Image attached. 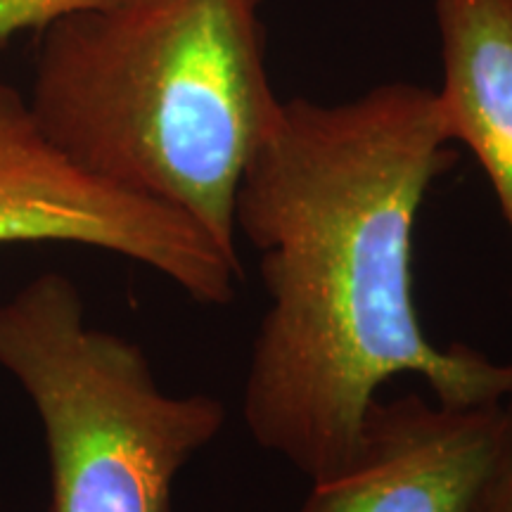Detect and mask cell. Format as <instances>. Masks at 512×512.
Returning <instances> with one entry per match:
<instances>
[{
	"mask_svg": "<svg viewBox=\"0 0 512 512\" xmlns=\"http://www.w3.org/2000/svg\"><path fill=\"white\" fill-rule=\"evenodd\" d=\"M453 162L437 91L396 81L339 105L283 100L242 174L235 230L268 297L242 418L311 484L351 465L392 377H422L446 406L512 394V363L434 344L413 299L415 221Z\"/></svg>",
	"mask_w": 512,
	"mask_h": 512,
	"instance_id": "6da1fadb",
	"label": "cell"
},
{
	"mask_svg": "<svg viewBox=\"0 0 512 512\" xmlns=\"http://www.w3.org/2000/svg\"><path fill=\"white\" fill-rule=\"evenodd\" d=\"M266 0H86L41 29L29 107L91 174L169 204L238 256L235 200L278 117Z\"/></svg>",
	"mask_w": 512,
	"mask_h": 512,
	"instance_id": "7a4b0ae2",
	"label": "cell"
},
{
	"mask_svg": "<svg viewBox=\"0 0 512 512\" xmlns=\"http://www.w3.org/2000/svg\"><path fill=\"white\" fill-rule=\"evenodd\" d=\"M0 368L41 415L50 512H171L178 472L226 425L221 399L164 392L138 344L91 328L60 273L0 304Z\"/></svg>",
	"mask_w": 512,
	"mask_h": 512,
	"instance_id": "3957f363",
	"label": "cell"
},
{
	"mask_svg": "<svg viewBox=\"0 0 512 512\" xmlns=\"http://www.w3.org/2000/svg\"><path fill=\"white\" fill-rule=\"evenodd\" d=\"M0 242H72L121 254L204 306H228L242 280V261L223 252L200 223L83 169L38 126L27 98L5 83Z\"/></svg>",
	"mask_w": 512,
	"mask_h": 512,
	"instance_id": "277c9868",
	"label": "cell"
},
{
	"mask_svg": "<svg viewBox=\"0 0 512 512\" xmlns=\"http://www.w3.org/2000/svg\"><path fill=\"white\" fill-rule=\"evenodd\" d=\"M503 401L375 399L351 465L313 482L297 512H477L501 453Z\"/></svg>",
	"mask_w": 512,
	"mask_h": 512,
	"instance_id": "5b68a950",
	"label": "cell"
},
{
	"mask_svg": "<svg viewBox=\"0 0 512 512\" xmlns=\"http://www.w3.org/2000/svg\"><path fill=\"white\" fill-rule=\"evenodd\" d=\"M434 15L446 136L475 155L512 238V0H434Z\"/></svg>",
	"mask_w": 512,
	"mask_h": 512,
	"instance_id": "8992f818",
	"label": "cell"
},
{
	"mask_svg": "<svg viewBox=\"0 0 512 512\" xmlns=\"http://www.w3.org/2000/svg\"><path fill=\"white\" fill-rule=\"evenodd\" d=\"M83 3L86 0H0V38L24 29L41 31Z\"/></svg>",
	"mask_w": 512,
	"mask_h": 512,
	"instance_id": "52a82bcc",
	"label": "cell"
},
{
	"mask_svg": "<svg viewBox=\"0 0 512 512\" xmlns=\"http://www.w3.org/2000/svg\"><path fill=\"white\" fill-rule=\"evenodd\" d=\"M477 512H512V394L503 401V444Z\"/></svg>",
	"mask_w": 512,
	"mask_h": 512,
	"instance_id": "ba28073f",
	"label": "cell"
}]
</instances>
